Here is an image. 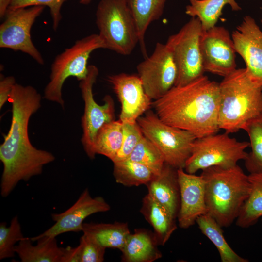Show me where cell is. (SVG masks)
<instances>
[{
	"mask_svg": "<svg viewBox=\"0 0 262 262\" xmlns=\"http://www.w3.org/2000/svg\"><path fill=\"white\" fill-rule=\"evenodd\" d=\"M201 232L215 246L221 262H248L235 252L227 242L222 227L210 214L206 213L199 216L196 220Z\"/></svg>",
	"mask_w": 262,
	"mask_h": 262,
	"instance_id": "cell-24",
	"label": "cell"
},
{
	"mask_svg": "<svg viewBox=\"0 0 262 262\" xmlns=\"http://www.w3.org/2000/svg\"><path fill=\"white\" fill-rule=\"evenodd\" d=\"M261 23H262V20H261Z\"/></svg>",
	"mask_w": 262,
	"mask_h": 262,
	"instance_id": "cell-40",
	"label": "cell"
},
{
	"mask_svg": "<svg viewBox=\"0 0 262 262\" xmlns=\"http://www.w3.org/2000/svg\"><path fill=\"white\" fill-rule=\"evenodd\" d=\"M185 13L191 17H197L200 21L202 31H206L216 26L226 5H229L233 11L241 8L235 0H189Z\"/></svg>",
	"mask_w": 262,
	"mask_h": 262,
	"instance_id": "cell-23",
	"label": "cell"
},
{
	"mask_svg": "<svg viewBox=\"0 0 262 262\" xmlns=\"http://www.w3.org/2000/svg\"><path fill=\"white\" fill-rule=\"evenodd\" d=\"M112 85L121 104L119 119L122 122H136L152 106L138 75L121 73L109 75Z\"/></svg>",
	"mask_w": 262,
	"mask_h": 262,
	"instance_id": "cell-14",
	"label": "cell"
},
{
	"mask_svg": "<svg viewBox=\"0 0 262 262\" xmlns=\"http://www.w3.org/2000/svg\"><path fill=\"white\" fill-rule=\"evenodd\" d=\"M66 0H10L8 9H16L33 6L49 7L52 18V28L56 31L62 19L61 8Z\"/></svg>",
	"mask_w": 262,
	"mask_h": 262,
	"instance_id": "cell-33",
	"label": "cell"
},
{
	"mask_svg": "<svg viewBox=\"0 0 262 262\" xmlns=\"http://www.w3.org/2000/svg\"><path fill=\"white\" fill-rule=\"evenodd\" d=\"M128 159L145 165L155 175L160 173L165 164L160 151L144 136Z\"/></svg>",
	"mask_w": 262,
	"mask_h": 262,
	"instance_id": "cell-30",
	"label": "cell"
},
{
	"mask_svg": "<svg viewBox=\"0 0 262 262\" xmlns=\"http://www.w3.org/2000/svg\"><path fill=\"white\" fill-rule=\"evenodd\" d=\"M63 248L58 246L56 237H25L15 250L22 262H61Z\"/></svg>",
	"mask_w": 262,
	"mask_h": 262,
	"instance_id": "cell-20",
	"label": "cell"
},
{
	"mask_svg": "<svg viewBox=\"0 0 262 262\" xmlns=\"http://www.w3.org/2000/svg\"><path fill=\"white\" fill-rule=\"evenodd\" d=\"M202 29L200 20L191 17L165 43L172 53L177 68L175 86L185 85L205 72L200 49Z\"/></svg>",
	"mask_w": 262,
	"mask_h": 262,
	"instance_id": "cell-9",
	"label": "cell"
},
{
	"mask_svg": "<svg viewBox=\"0 0 262 262\" xmlns=\"http://www.w3.org/2000/svg\"><path fill=\"white\" fill-rule=\"evenodd\" d=\"M44 6H33L7 9L4 20L0 25V47L21 51L44 65L43 58L32 42L31 30L42 14Z\"/></svg>",
	"mask_w": 262,
	"mask_h": 262,
	"instance_id": "cell-11",
	"label": "cell"
},
{
	"mask_svg": "<svg viewBox=\"0 0 262 262\" xmlns=\"http://www.w3.org/2000/svg\"><path fill=\"white\" fill-rule=\"evenodd\" d=\"M136 69L145 92L152 100L159 99L175 86L177 68L166 44L157 43L151 55L138 64Z\"/></svg>",
	"mask_w": 262,
	"mask_h": 262,
	"instance_id": "cell-12",
	"label": "cell"
},
{
	"mask_svg": "<svg viewBox=\"0 0 262 262\" xmlns=\"http://www.w3.org/2000/svg\"><path fill=\"white\" fill-rule=\"evenodd\" d=\"M261 218V222H262V217Z\"/></svg>",
	"mask_w": 262,
	"mask_h": 262,
	"instance_id": "cell-39",
	"label": "cell"
},
{
	"mask_svg": "<svg viewBox=\"0 0 262 262\" xmlns=\"http://www.w3.org/2000/svg\"><path fill=\"white\" fill-rule=\"evenodd\" d=\"M220 129L229 134L262 111V85L252 81L245 68L235 69L219 83Z\"/></svg>",
	"mask_w": 262,
	"mask_h": 262,
	"instance_id": "cell-4",
	"label": "cell"
},
{
	"mask_svg": "<svg viewBox=\"0 0 262 262\" xmlns=\"http://www.w3.org/2000/svg\"><path fill=\"white\" fill-rule=\"evenodd\" d=\"M10 0H0V17L3 18L8 8Z\"/></svg>",
	"mask_w": 262,
	"mask_h": 262,
	"instance_id": "cell-37",
	"label": "cell"
},
{
	"mask_svg": "<svg viewBox=\"0 0 262 262\" xmlns=\"http://www.w3.org/2000/svg\"><path fill=\"white\" fill-rule=\"evenodd\" d=\"M8 101L12 107L11 123L0 146V160L3 166L0 194L4 197L20 181H27L41 174L44 166L55 159L51 153L33 146L29 137L30 118L41 107L40 94L33 86L16 83Z\"/></svg>",
	"mask_w": 262,
	"mask_h": 262,
	"instance_id": "cell-1",
	"label": "cell"
},
{
	"mask_svg": "<svg viewBox=\"0 0 262 262\" xmlns=\"http://www.w3.org/2000/svg\"><path fill=\"white\" fill-rule=\"evenodd\" d=\"M21 225L17 216L14 217L9 226L5 222L0 224V260L12 258L16 254V244L24 239Z\"/></svg>",
	"mask_w": 262,
	"mask_h": 262,
	"instance_id": "cell-31",
	"label": "cell"
},
{
	"mask_svg": "<svg viewBox=\"0 0 262 262\" xmlns=\"http://www.w3.org/2000/svg\"><path fill=\"white\" fill-rule=\"evenodd\" d=\"M219 83L204 75L182 86H174L152 102L164 123L193 133L196 138L217 133Z\"/></svg>",
	"mask_w": 262,
	"mask_h": 262,
	"instance_id": "cell-2",
	"label": "cell"
},
{
	"mask_svg": "<svg viewBox=\"0 0 262 262\" xmlns=\"http://www.w3.org/2000/svg\"><path fill=\"white\" fill-rule=\"evenodd\" d=\"M96 23L106 49L128 55L139 43L129 0H100L96 12Z\"/></svg>",
	"mask_w": 262,
	"mask_h": 262,
	"instance_id": "cell-5",
	"label": "cell"
},
{
	"mask_svg": "<svg viewBox=\"0 0 262 262\" xmlns=\"http://www.w3.org/2000/svg\"><path fill=\"white\" fill-rule=\"evenodd\" d=\"M82 231L96 239L103 246L121 250L131 232L126 222L83 223Z\"/></svg>",
	"mask_w": 262,
	"mask_h": 262,
	"instance_id": "cell-22",
	"label": "cell"
},
{
	"mask_svg": "<svg viewBox=\"0 0 262 262\" xmlns=\"http://www.w3.org/2000/svg\"><path fill=\"white\" fill-rule=\"evenodd\" d=\"M242 130L249 136L251 151L245 161L246 170L251 173H262V111L248 120Z\"/></svg>",
	"mask_w": 262,
	"mask_h": 262,
	"instance_id": "cell-28",
	"label": "cell"
},
{
	"mask_svg": "<svg viewBox=\"0 0 262 262\" xmlns=\"http://www.w3.org/2000/svg\"><path fill=\"white\" fill-rule=\"evenodd\" d=\"M81 262H102L104 260L106 248L91 236L84 233L79 244Z\"/></svg>",
	"mask_w": 262,
	"mask_h": 262,
	"instance_id": "cell-34",
	"label": "cell"
},
{
	"mask_svg": "<svg viewBox=\"0 0 262 262\" xmlns=\"http://www.w3.org/2000/svg\"><path fill=\"white\" fill-rule=\"evenodd\" d=\"M177 170L165 163L160 173L154 175L146 185L148 193L176 218L180 207V188Z\"/></svg>",
	"mask_w": 262,
	"mask_h": 262,
	"instance_id": "cell-18",
	"label": "cell"
},
{
	"mask_svg": "<svg viewBox=\"0 0 262 262\" xmlns=\"http://www.w3.org/2000/svg\"><path fill=\"white\" fill-rule=\"evenodd\" d=\"M154 232L145 229H136L130 233L120 250L124 262H152L162 257Z\"/></svg>",
	"mask_w": 262,
	"mask_h": 262,
	"instance_id": "cell-19",
	"label": "cell"
},
{
	"mask_svg": "<svg viewBox=\"0 0 262 262\" xmlns=\"http://www.w3.org/2000/svg\"><path fill=\"white\" fill-rule=\"evenodd\" d=\"M116 182L126 187L146 185L154 174L145 165L129 159L113 163Z\"/></svg>",
	"mask_w": 262,
	"mask_h": 262,
	"instance_id": "cell-29",
	"label": "cell"
},
{
	"mask_svg": "<svg viewBox=\"0 0 262 262\" xmlns=\"http://www.w3.org/2000/svg\"><path fill=\"white\" fill-rule=\"evenodd\" d=\"M61 262H81L79 246L74 247L67 246L63 248Z\"/></svg>",
	"mask_w": 262,
	"mask_h": 262,
	"instance_id": "cell-36",
	"label": "cell"
},
{
	"mask_svg": "<svg viewBox=\"0 0 262 262\" xmlns=\"http://www.w3.org/2000/svg\"><path fill=\"white\" fill-rule=\"evenodd\" d=\"M110 210V205L102 197H92L86 188L68 209L61 213L51 214L52 219L55 222L53 225L33 237H56L66 232L82 231L83 221L88 216Z\"/></svg>",
	"mask_w": 262,
	"mask_h": 262,
	"instance_id": "cell-15",
	"label": "cell"
},
{
	"mask_svg": "<svg viewBox=\"0 0 262 262\" xmlns=\"http://www.w3.org/2000/svg\"><path fill=\"white\" fill-rule=\"evenodd\" d=\"M98 49H106L105 43L98 34H92L76 41L57 55L51 64L50 81L45 88L44 98L64 108L62 89L65 81L70 77L80 81L85 78L90 55Z\"/></svg>",
	"mask_w": 262,
	"mask_h": 262,
	"instance_id": "cell-6",
	"label": "cell"
},
{
	"mask_svg": "<svg viewBox=\"0 0 262 262\" xmlns=\"http://www.w3.org/2000/svg\"><path fill=\"white\" fill-rule=\"evenodd\" d=\"M140 212L152 227L159 246L165 245L177 228L176 218L148 193L142 199Z\"/></svg>",
	"mask_w": 262,
	"mask_h": 262,
	"instance_id": "cell-21",
	"label": "cell"
},
{
	"mask_svg": "<svg viewBox=\"0 0 262 262\" xmlns=\"http://www.w3.org/2000/svg\"><path fill=\"white\" fill-rule=\"evenodd\" d=\"M229 134H212L196 138L194 141L191 153L184 170L195 174L199 170L218 166H235L240 160H245L248 154L246 149L249 142L239 141Z\"/></svg>",
	"mask_w": 262,
	"mask_h": 262,
	"instance_id": "cell-7",
	"label": "cell"
},
{
	"mask_svg": "<svg viewBox=\"0 0 262 262\" xmlns=\"http://www.w3.org/2000/svg\"><path fill=\"white\" fill-rule=\"evenodd\" d=\"M16 83V80L13 76L0 77V109L6 102L8 101L13 87Z\"/></svg>",
	"mask_w": 262,
	"mask_h": 262,
	"instance_id": "cell-35",
	"label": "cell"
},
{
	"mask_svg": "<svg viewBox=\"0 0 262 262\" xmlns=\"http://www.w3.org/2000/svg\"><path fill=\"white\" fill-rule=\"evenodd\" d=\"M167 0H129L137 25L139 44L146 53L144 37L150 24L162 16Z\"/></svg>",
	"mask_w": 262,
	"mask_h": 262,
	"instance_id": "cell-26",
	"label": "cell"
},
{
	"mask_svg": "<svg viewBox=\"0 0 262 262\" xmlns=\"http://www.w3.org/2000/svg\"><path fill=\"white\" fill-rule=\"evenodd\" d=\"M250 183L249 195L236 220L237 226L249 228L262 217V173L248 175Z\"/></svg>",
	"mask_w": 262,
	"mask_h": 262,
	"instance_id": "cell-25",
	"label": "cell"
},
{
	"mask_svg": "<svg viewBox=\"0 0 262 262\" xmlns=\"http://www.w3.org/2000/svg\"><path fill=\"white\" fill-rule=\"evenodd\" d=\"M180 188V207L177 215L180 228L186 229L196 223L197 218L207 213L204 181L200 175L178 169Z\"/></svg>",
	"mask_w": 262,
	"mask_h": 262,
	"instance_id": "cell-17",
	"label": "cell"
},
{
	"mask_svg": "<svg viewBox=\"0 0 262 262\" xmlns=\"http://www.w3.org/2000/svg\"><path fill=\"white\" fill-rule=\"evenodd\" d=\"M207 213L222 227L236 221L250 189L248 175L238 165L202 170Z\"/></svg>",
	"mask_w": 262,
	"mask_h": 262,
	"instance_id": "cell-3",
	"label": "cell"
},
{
	"mask_svg": "<svg viewBox=\"0 0 262 262\" xmlns=\"http://www.w3.org/2000/svg\"><path fill=\"white\" fill-rule=\"evenodd\" d=\"M92 0H80L79 2L81 4L87 5L89 4Z\"/></svg>",
	"mask_w": 262,
	"mask_h": 262,
	"instance_id": "cell-38",
	"label": "cell"
},
{
	"mask_svg": "<svg viewBox=\"0 0 262 262\" xmlns=\"http://www.w3.org/2000/svg\"><path fill=\"white\" fill-rule=\"evenodd\" d=\"M137 122L144 136L160 151L165 163L176 169H184L196 137L190 131L164 123L150 109Z\"/></svg>",
	"mask_w": 262,
	"mask_h": 262,
	"instance_id": "cell-8",
	"label": "cell"
},
{
	"mask_svg": "<svg viewBox=\"0 0 262 262\" xmlns=\"http://www.w3.org/2000/svg\"><path fill=\"white\" fill-rule=\"evenodd\" d=\"M200 49L205 72L225 77L237 69L234 43L225 27L216 25L202 31Z\"/></svg>",
	"mask_w": 262,
	"mask_h": 262,
	"instance_id": "cell-13",
	"label": "cell"
},
{
	"mask_svg": "<svg viewBox=\"0 0 262 262\" xmlns=\"http://www.w3.org/2000/svg\"><path fill=\"white\" fill-rule=\"evenodd\" d=\"M123 138L120 150L112 162L113 163L128 159L144 135L136 122H122Z\"/></svg>",
	"mask_w": 262,
	"mask_h": 262,
	"instance_id": "cell-32",
	"label": "cell"
},
{
	"mask_svg": "<svg viewBox=\"0 0 262 262\" xmlns=\"http://www.w3.org/2000/svg\"><path fill=\"white\" fill-rule=\"evenodd\" d=\"M123 138V123L120 119L105 124L96 136L94 155L105 156L113 162L121 149Z\"/></svg>",
	"mask_w": 262,
	"mask_h": 262,
	"instance_id": "cell-27",
	"label": "cell"
},
{
	"mask_svg": "<svg viewBox=\"0 0 262 262\" xmlns=\"http://www.w3.org/2000/svg\"><path fill=\"white\" fill-rule=\"evenodd\" d=\"M98 75L97 67L89 65L86 76L79 83L84 103L82 118L83 133L81 141L85 152L91 159L95 157L93 147L98 131L105 124L114 120L115 116L114 102L110 95L104 97L102 105L97 103L94 98L93 88Z\"/></svg>",
	"mask_w": 262,
	"mask_h": 262,
	"instance_id": "cell-10",
	"label": "cell"
},
{
	"mask_svg": "<svg viewBox=\"0 0 262 262\" xmlns=\"http://www.w3.org/2000/svg\"><path fill=\"white\" fill-rule=\"evenodd\" d=\"M231 37L236 53L245 63L247 75L262 85V31L255 19L249 16L244 17Z\"/></svg>",
	"mask_w": 262,
	"mask_h": 262,
	"instance_id": "cell-16",
	"label": "cell"
}]
</instances>
